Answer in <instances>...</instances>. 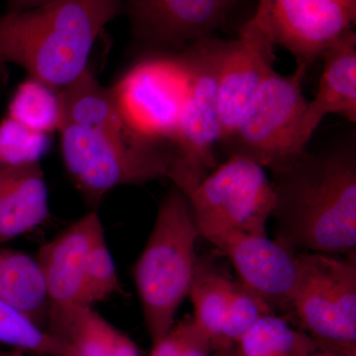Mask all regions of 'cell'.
Here are the masks:
<instances>
[{"mask_svg": "<svg viewBox=\"0 0 356 356\" xmlns=\"http://www.w3.org/2000/svg\"><path fill=\"white\" fill-rule=\"evenodd\" d=\"M6 356H25V355H23V351L16 350V351H13V353H7Z\"/></svg>", "mask_w": 356, "mask_h": 356, "instance_id": "cell-30", "label": "cell"}, {"mask_svg": "<svg viewBox=\"0 0 356 356\" xmlns=\"http://www.w3.org/2000/svg\"><path fill=\"white\" fill-rule=\"evenodd\" d=\"M241 0H127L132 34L152 53L175 54L211 34Z\"/></svg>", "mask_w": 356, "mask_h": 356, "instance_id": "cell-11", "label": "cell"}, {"mask_svg": "<svg viewBox=\"0 0 356 356\" xmlns=\"http://www.w3.org/2000/svg\"><path fill=\"white\" fill-rule=\"evenodd\" d=\"M199 236L188 199L173 186L159 205L153 232L133 268L153 343L170 332L178 308L188 296Z\"/></svg>", "mask_w": 356, "mask_h": 356, "instance_id": "cell-4", "label": "cell"}, {"mask_svg": "<svg viewBox=\"0 0 356 356\" xmlns=\"http://www.w3.org/2000/svg\"><path fill=\"white\" fill-rule=\"evenodd\" d=\"M0 343L44 356H67L50 332L32 318L0 299Z\"/></svg>", "mask_w": 356, "mask_h": 356, "instance_id": "cell-21", "label": "cell"}, {"mask_svg": "<svg viewBox=\"0 0 356 356\" xmlns=\"http://www.w3.org/2000/svg\"><path fill=\"white\" fill-rule=\"evenodd\" d=\"M293 321L316 341L356 353V259L299 252Z\"/></svg>", "mask_w": 356, "mask_h": 356, "instance_id": "cell-7", "label": "cell"}, {"mask_svg": "<svg viewBox=\"0 0 356 356\" xmlns=\"http://www.w3.org/2000/svg\"><path fill=\"white\" fill-rule=\"evenodd\" d=\"M298 331L286 318L266 314L236 343L238 356H294Z\"/></svg>", "mask_w": 356, "mask_h": 356, "instance_id": "cell-22", "label": "cell"}, {"mask_svg": "<svg viewBox=\"0 0 356 356\" xmlns=\"http://www.w3.org/2000/svg\"><path fill=\"white\" fill-rule=\"evenodd\" d=\"M339 356H356V353H350V351H343Z\"/></svg>", "mask_w": 356, "mask_h": 356, "instance_id": "cell-31", "label": "cell"}, {"mask_svg": "<svg viewBox=\"0 0 356 356\" xmlns=\"http://www.w3.org/2000/svg\"><path fill=\"white\" fill-rule=\"evenodd\" d=\"M356 0H259L250 21L274 46L309 67L337 40L353 31Z\"/></svg>", "mask_w": 356, "mask_h": 356, "instance_id": "cell-10", "label": "cell"}, {"mask_svg": "<svg viewBox=\"0 0 356 356\" xmlns=\"http://www.w3.org/2000/svg\"><path fill=\"white\" fill-rule=\"evenodd\" d=\"M123 0H56L0 17V67L19 65L31 79L60 90L88 69L105 26Z\"/></svg>", "mask_w": 356, "mask_h": 356, "instance_id": "cell-3", "label": "cell"}, {"mask_svg": "<svg viewBox=\"0 0 356 356\" xmlns=\"http://www.w3.org/2000/svg\"><path fill=\"white\" fill-rule=\"evenodd\" d=\"M275 241L294 254H355L356 152L341 145L305 151L273 170Z\"/></svg>", "mask_w": 356, "mask_h": 356, "instance_id": "cell-2", "label": "cell"}, {"mask_svg": "<svg viewBox=\"0 0 356 356\" xmlns=\"http://www.w3.org/2000/svg\"><path fill=\"white\" fill-rule=\"evenodd\" d=\"M307 69L297 65L290 76L274 70L262 81L222 143L229 156H245L273 172L305 152L300 149L298 135L308 104L302 91Z\"/></svg>", "mask_w": 356, "mask_h": 356, "instance_id": "cell-5", "label": "cell"}, {"mask_svg": "<svg viewBox=\"0 0 356 356\" xmlns=\"http://www.w3.org/2000/svg\"><path fill=\"white\" fill-rule=\"evenodd\" d=\"M191 69V84L172 145L175 165L170 179L185 195L216 166L220 142L218 70L221 40L204 38L184 50Z\"/></svg>", "mask_w": 356, "mask_h": 356, "instance_id": "cell-8", "label": "cell"}, {"mask_svg": "<svg viewBox=\"0 0 356 356\" xmlns=\"http://www.w3.org/2000/svg\"><path fill=\"white\" fill-rule=\"evenodd\" d=\"M234 280L214 259L197 257L189 296L193 304L194 324L211 341L213 350L221 341Z\"/></svg>", "mask_w": 356, "mask_h": 356, "instance_id": "cell-19", "label": "cell"}, {"mask_svg": "<svg viewBox=\"0 0 356 356\" xmlns=\"http://www.w3.org/2000/svg\"><path fill=\"white\" fill-rule=\"evenodd\" d=\"M151 356H180L182 350L181 325L172 327L170 332L153 343Z\"/></svg>", "mask_w": 356, "mask_h": 356, "instance_id": "cell-27", "label": "cell"}, {"mask_svg": "<svg viewBox=\"0 0 356 356\" xmlns=\"http://www.w3.org/2000/svg\"><path fill=\"white\" fill-rule=\"evenodd\" d=\"M60 153L65 170L91 205L123 185L172 177L175 152L143 137L122 116L111 88L88 69L58 91Z\"/></svg>", "mask_w": 356, "mask_h": 356, "instance_id": "cell-1", "label": "cell"}, {"mask_svg": "<svg viewBox=\"0 0 356 356\" xmlns=\"http://www.w3.org/2000/svg\"><path fill=\"white\" fill-rule=\"evenodd\" d=\"M7 117L37 132L50 135L58 131L60 123L58 90L29 77L14 95Z\"/></svg>", "mask_w": 356, "mask_h": 356, "instance_id": "cell-20", "label": "cell"}, {"mask_svg": "<svg viewBox=\"0 0 356 356\" xmlns=\"http://www.w3.org/2000/svg\"><path fill=\"white\" fill-rule=\"evenodd\" d=\"M270 313H274L273 309L261 297L240 280H234L233 291L218 348L235 346L259 318Z\"/></svg>", "mask_w": 356, "mask_h": 356, "instance_id": "cell-23", "label": "cell"}, {"mask_svg": "<svg viewBox=\"0 0 356 356\" xmlns=\"http://www.w3.org/2000/svg\"><path fill=\"white\" fill-rule=\"evenodd\" d=\"M185 196L199 236L210 243L229 233L267 236L275 193L264 168L252 159L229 156Z\"/></svg>", "mask_w": 356, "mask_h": 356, "instance_id": "cell-6", "label": "cell"}, {"mask_svg": "<svg viewBox=\"0 0 356 356\" xmlns=\"http://www.w3.org/2000/svg\"><path fill=\"white\" fill-rule=\"evenodd\" d=\"M273 44L248 20L235 40H221L218 70L220 142L229 139L238 115L262 81L274 72Z\"/></svg>", "mask_w": 356, "mask_h": 356, "instance_id": "cell-13", "label": "cell"}, {"mask_svg": "<svg viewBox=\"0 0 356 356\" xmlns=\"http://www.w3.org/2000/svg\"><path fill=\"white\" fill-rule=\"evenodd\" d=\"M46 325L67 356H140L132 339L92 306H50Z\"/></svg>", "mask_w": 356, "mask_h": 356, "instance_id": "cell-16", "label": "cell"}, {"mask_svg": "<svg viewBox=\"0 0 356 356\" xmlns=\"http://www.w3.org/2000/svg\"><path fill=\"white\" fill-rule=\"evenodd\" d=\"M49 147V135L6 117L0 124V165L40 163Z\"/></svg>", "mask_w": 356, "mask_h": 356, "instance_id": "cell-24", "label": "cell"}, {"mask_svg": "<svg viewBox=\"0 0 356 356\" xmlns=\"http://www.w3.org/2000/svg\"><path fill=\"white\" fill-rule=\"evenodd\" d=\"M0 299L44 327L50 303L36 257L0 248Z\"/></svg>", "mask_w": 356, "mask_h": 356, "instance_id": "cell-18", "label": "cell"}, {"mask_svg": "<svg viewBox=\"0 0 356 356\" xmlns=\"http://www.w3.org/2000/svg\"><path fill=\"white\" fill-rule=\"evenodd\" d=\"M48 217V187L40 163L0 165V243L32 232Z\"/></svg>", "mask_w": 356, "mask_h": 356, "instance_id": "cell-17", "label": "cell"}, {"mask_svg": "<svg viewBox=\"0 0 356 356\" xmlns=\"http://www.w3.org/2000/svg\"><path fill=\"white\" fill-rule=\"evenodd\" d=\"M324 70L315 97L307 104L300 126L298 142L306 151L321 121L329 114L356 122V35L346 33L322 54Z\"/></svg>", "mask_w": 356, "mask_h": 356, "instance_id": "cell-15", "label": "cell"}, {"mask_svg": "<svg viewBox=\"0 0 356 356\" xmlns=\"http://www.w3.org/2000/svg\"><path fill=\"white\" fill-rule=\"evenodd\" d=\"M210 356H238L234 346H229V348H218L214 350L211 353Z\"/></svg>", "mask_w": 356, "mask_h": 356, "instance_id": "cell-29", "label": "cell"}, {"mask_svg": "<svg viewBox=\"0 0 356 356\" xmlns=\"http://www.w3.org/2000/svg\"><path fill=\"white\" fill-rule=\"evenodd\" d=\"M103 229L97 213L89 212L40 248L36 259L50 306H89L86 264L96 236Z\"/></svg>", "mask_w": 356, "mask_h": 356, "instance_id": "cell-14", "label": "cell"}, {"mask_svg": "<svg viewBox=\"0 0 356 356\" xmlns=\"http://www.w3.org/2000/svg\"><path fill=\"white\" fill-rule=\"evenodd\" d=\"M119 290L118 274L103 229L96 236L86 264V301L89 306H92L109 298Z\"/></svg>", "mask_w": 356, "mask_h": 356, "instance_id": "cell-25", "label": "cell"}, {"mask_svg": "<svg viewBox=\"0 0 356 356\" xmlns=\"http://www.w3.org/2000/svg\"><path fill=\"white\" fill-rule=\"evenodd\" d=\"M56 0H7V13H20Z\"/></svg>", "mask_w": 356, "mask_h": 356, "instance_id": "cell-28", "label": "cell"}, {"mask_svg": "<svg viewBox=\"0 0 356 356\" xmlns=\"http://www.w3.org/2000/svg\"><path fill=\"white\" fill-rule=\"evenodd\" d=\"M211 243L229 257L243 284L261 297L273 312L280 310L292 320L298 280L296 254L267 236L229 233Z\"/></svg>", "mask_w": 356, "mask_h": 356, "instance_id": "cell-12", "label": "cell"}, {"mask_svg": "<svg viewBox=\"0 0 356 356\" xmlns=\"http://www.w3.org/2000/svg\"><path fill=\"white\" fill-rule=\"evenodd\" d=\"M7 355V353H1V351H0V356H6Z\"/></svg>", "mask_w": 356, "mask_h": 356, "instance_id": "cell-32", "label": "cell"}, {"mask_svg": "<svg viewBox=\"0 0 356 356\" xmlns=\"http://www.w3.org/2000/svg\"><path fill=\"white\" fill-rule=\"evenodd\" d=\"M182 330V350L180 356H210L213 351L209 337L198 329L193 320L180 323Z\"/></svg>", "mask_w": 356, "mask_h": 356, "instance_id": "cell-26", "label": "cell"}, {"mask_svg": "<svg viewBox=\"0 0 356 356\" xmlns=\"http://www.w3.org/2000/svg\"><path fill=\"white\" fill-rule=\"evenodd\" d=\"M184 51L140 60L111 88L128 125L143 137L172 144L191 84Z\"/></svg>", "mask_w": 356, "mask_h": 356, "instance_id": "cell-9", "label": "cell"}]
</instances>
